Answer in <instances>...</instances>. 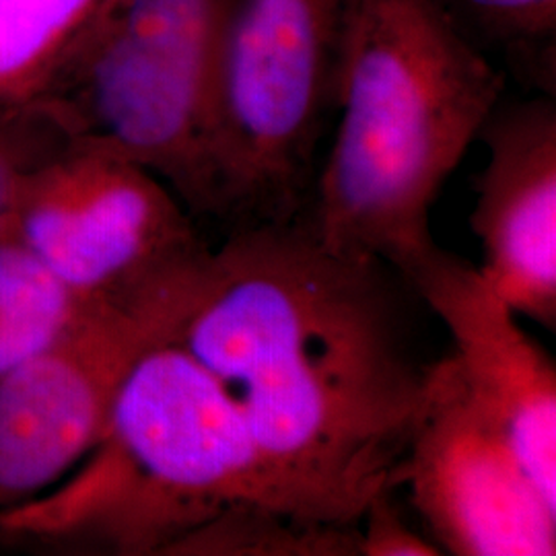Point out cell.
I'll list each match as a JSON object with an SVG mask.
<instances>
[{"label": "cell", "instance_id": "7c38bea8", "mask_svg": "<svg viewBox=\"0 0 556 556\" xmlns=\"http://www.w3.org/2000/svg\"><path fill=\"white\" fill-rule=\"evenodd\" d=\"M89 305L4 225L0 233V381L59 340Z\"/></svg>", "mask_w": 556, "mask_h": 556}, {"label": "cell", "instance_id": "8fae6325", "mask_svg": "<svg viewBox=\"0 0 556 556\" xmlns=\"http://www.w3.org/2000/svg\"><path fill=\"white\" fill-rule=\"evenodd\" d=\"M118 0H0V105L50 100Z\"/></svg>", "mask_w": 556, "mask_h": 556}, {"label": "cell", "instance_id": "2e32d148", "mask_svg": "<svg viewBox=\"0 0 556 556\" xmlns=\"http://www.w3.org/2000/svg\"><path fill=\"white\" fill-rule=\"evenodd\" d=\"M396 489H383L369 498L358 517V551L361 556H439L438 544L422 536L402 514Z\"/></svg>", "mask_w": 556, "mask_h": 556}, {"label": "cell", "instance_id": "7a4b0ae2", "mask_svg": "<svg viewBox=\"0 0 556 556\" xmlns=\"http://www.w3.org/2000/svg\"><path fill=\"white\" fill-rule=\"evenodd\" d=\"M503 87L441 0H346L340 124L303 219L326 245L400 270L435 243L431 206Z\"/></svg>", "mask_w": 556, "mask_h": 556}, {"label": "cell", "instance_id": "5b68a950", "mask_svg": "<svg viewBox=\"0 0 556 556\" xmlns=\"http://www.w3.org/2000/svg\"><path fill=\"white\" fill-rule=\"evenodd\" d=\"M219 0H118L50 98L75 139L149 169L211 217L208 116Z\"/></svg>", "mask_w": 556, "mask_h": 556}, {"label": "cell", "instance_id": "277c9868", "mask_svg": "<svg viewBox=\"0 0 556 556\" xmlns=\"http://www.w3.org/2000/svg\"><path fill=\"white\" fill-rule=\"evenodd\" d=\"M346 0H219L208 167L211 217L231 229L295 219L337 98Z\"/></svg>", "mask_w": 556, "mask_h": 556}, {"label": "cell", "instance_id": "5bb4252c", "mask_svg": "<svg viewBox=\"0 0 556 556\" xmlns=\"http://www.w3.org/2000/svg\"><path fill=\"white\" fill-rule=\"evenodd\" d=\"M472 38L509 52L526 77L555 98L556 0H441Z\"/></svg>", "mask_w": 556, "mask_h": 556}, {"label": "cell", "instance_id": "9c48e42d", "mask_svg": "<svg viewBox=\"0 0 556 556\" xmlns=\"http://www.w3.org/2000/svg\"><path fill=\"white\" fill-rule=\"evenodd\" d=\"M397 273L443 321L468 394L556 507L555 358L478 268L438 243Z\"/></svg>", "mask_w": 556, "mask_h": 556}, {"label": "cell", "instance_id": "6da1fadb", "mask_svg": "<svg viewBox=\"0 0 556 556\" xmlns=\"http://www.w3.org/2000/svg\"><path fill=\"white\" fill-rule=\"evenodd\" d=\"M386 260L326 245L299 215L231 229L179 346L238 410L299 516L357 526L392 489L433 361Z\"/></svg>", "mask_w": 556, "mask_h": 556}, {"label": "cell", "instance_id": "3957f363", "mask_svg": "<svg viewBox=\"0 0 556 556\" xmlns=\"http://www.w3.org/2000/svg\"><path fill=\"white\" fill-rule=\"evenodd\" d=\"M87 456L52 497L0 511V532L167 555L239 507L301 517L219 383L176 340L137 361Z\"/></svg>", "mask_w": 556, "mask_h": 556}, {"label": "cell", "instance_id": "4fadbf2b", "mask_svg": "<svg viewBox=\"0 0 556 556\" xmlns=\"http://www.w3.org/2000/svg\"><path fill=\"white\" fill-rule=\"evenodd\" d=\"M167 555L361 556L357 526L239 507L178 540Z\"/></svg>", "mask_w": 556, "mask_h": 556}, {"label": "cell", "instance_id": "52a82bcc", "mask_svg": "<svg viewBox=\"0 0 556 556\" xmlns=\"http://www.w3.org/2000/svg\"><path fill=\"white\" fill-rule=\"evenodd\" d=\"M206 264L137 298L91 303L0 381V511L46 491L96 447L137 361L178 338Z\"/></svg>", "mask_w": 556, "mask_h": 556}, {"label": "cell", "instance_id": "9a60e30c", "mask_svg": "<svg viewBox=\"0 0 556 556\" xmlns=\"http://www.w3.org/2000/svg\"><path fill=\"white\" fill-rule=\"evenodd\" d=\"M75 140L56 101L0 105V233L21 179Z\"/></svg>", "mask_w": 556, "mask_h": 556}, {"label": "cell", "instance_id": "8992f818", "mask_svg": "<svg viewBox=\"0 0 556 556\" xmlns=\"http://www.w3.org/2000/svg\"><path fill=\"white\" fill-rule=\"evenodd\" d=\"M139 163L75 139L21 179L7 229L83 301H119L200 270L211 248Z\"/></svg>", "mask_w": 556, "mask_h": 556}, {"label": "cell", "instance_id": "ba28073f", "mask_svg": "<svg viewBox=\"0 0 556 556\" xmlns=\"http://www.w3.org/2000/svg\"><path fill=\"white\" fill-rule=\"evenodd\" d=\"M397 486L443 555H556L555 505L475 404L452 353L431 365Z\"/></svg>", "mask_w": 556, "mask_h": 556}, {"label": "cell", "instance_id": "30bf717a", "mask_svg": "<svg viewBox=\"0 0 556 556\" xmlns=\"http://www.w3.org/2000/svg\"><path fill=\"white\" fill-rule=\"evenodd\" d=\"M478 139L489 147L470 215L484 256L478 270L517 316L555 332V98L498 101Z\"/></svg>", "mask_w": 556, "mask_h": 556}]
</instances>
